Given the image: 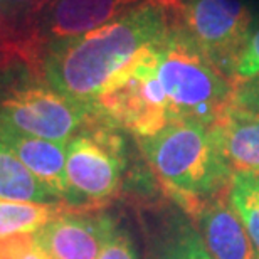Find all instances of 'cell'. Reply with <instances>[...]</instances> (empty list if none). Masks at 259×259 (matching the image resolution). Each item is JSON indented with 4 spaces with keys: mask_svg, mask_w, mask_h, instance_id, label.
I'll list each match as a JSON object with an SVG mask.
<instances>
[{
    "mask_svg": "<svg viewBox=\"0 0 259 259\" xmlns=\"http://www.w3.org/2000/svg\"><path fill=\"white\" fill-rule=\"evenodd\" d=\"M172 17L148 4L77 37L58 40L44 51L40 74L54 90L93 108L98 93L140 49L162 39Z\"/></svg>",
    "mask_w": 259,
    "mask_h": 259,
    "instance_id": "cell-1",
    "label": "cell"
},
{
    "mask_svg": "<svg viewBox=\"0 0 259 259\" xmlns=\"http://www.w3.org/2000/svg\"><path fill=\"white\" fill-rule=\"evenodd\" d=\"M137 142L165 194L189 217L205 200L229 190L232 170L212 143L209 126L170 120L158 133Z\"/></svg>",
    "mask_w": 259,
    "mask_h": 259,
    "instance_id": "cell-2",
    "label": "cell"
},
{
    "mask_svg": "<svg viewBox=\"0 0 259 259\" xmlns=\"http://www.w3.org/2000/svg\"><path fill=\"white\" fill-rule=\"evenodd\" d=\"M158 77L172 120L210 126L234 100V82L212 66L174 20L160 40Z\"/></svg>",
    "mask_w": 259,
    "mask_h": 259,
    "instance_id": "cell-3",
    "label": "cell"
},
{
    "mask_svg": "<svg viewBox=\"0 0 259 259\" xmlns=\"http://www.w3.org/2000/svg\"><path fill=\"white\" fill-rule=\"evenodd\" d=\"M160 40L140 49L108 79L93 103L98 120L135 138L152 137L172 120L158 77Z\"/></svg>",
    "mask_w": 259,
    "mask_h": 259,
    "instance_id": "cell-4",
    "label": "cell"
},
{
    "mask_svg": "<svg viewBox=\"0 0 259 259\" xmlns=\"http://www.w3.org/2000/svg\"><path fill=\"white\" fill-rule=\"evenodd\" d=\"M123 170L125 147L121 137L116 128L96 118L67 142V204L90 209L86 204L103 205L110 202L121 189Z\"/></svg>",
    "mask_w": 259,
    "mask_h": 259,
    "instance_id": "cell-5",
    "label": "cell"
},
{
    "mask_svg": "<svg viewBox=\"0 0 259 259\" xmlns=\"http://www.w3.org/2000/svg\"><path fill=\"white\" fill-rule=\"evenodd\" d=\"M95 120L93 108L67 98L37 76L7 88L0 96V126L30 137L67 143Z\"/></svg>",
    "mask_w": 259,
    "mask_h": 259,
    "instance_id": "cell-6",
    "label": "cell"
},
{
    "mask_svg": "<svg viewBox=\"0 0 259 259\" xmlns=\"http://www.w3.org/2000/svg\"><path fill=\"white\" fill-rule=\"evenodd\" d=\"M199 51L234 82L236 67L252 34V14L242 0H180L170 14Z\"/></svg>",
    "mask_w": 259,
    "mask_h": 259,
    "instance_id": "cell-7",
    "label": "cell"
},
{
    "mask_svg": "<svg viewBox=\"0 0 259 259\" xmlns=\"http://www.w3.org/2000/svg\"><path fill=\"white\" fill-rule=\"evenodd\" d=\"M148 4L157 5V0H53L25 37V59L35 71H40L49 44L103 27Z\"/></svg>",
    "mask_w": 259,
    "mask_h": 259,
    "instance_id": "cell-8",
    "label": "cell"
},
{
    "mask_svg": "<svg viewBox=\"0 0 259 259\" xmlns=\"http://www.w3.org/2000/svg\"><path fill=\"white\" fill-rule=\"evenodd\" d=\"M115 229L110 215L71 205L35 232L34 239L48 259H98Z\"/></svg>",
    "mask_w": 259,
    "mask_h": 259,
    "instance_id": "cell-9",
    "label": "cell"
},
{
    "mask_svg": "<svg viewBox=\"0 0 259 259\" xmlns=\"http://www.w3.org/2000/svg\"><path fill=\"white\" fill-rule=\"evenodd\" d=\"M192 219L214 259H259L244 224L232 209L229 190L205 200Z\"/></svg>",
    "mask_w": 259,
    "mask_h": 259,
    "instance_id": "cell-10",
    "label": "cell"
},
{
    "mask_svg": "<svg viewBox=\"0 0 259 259\" xmlns=\"http://www.w3.org/2000/svg\"><path fill=\"white\" fill-rule=\"evenodd\" d=\"M212 143L232 174L259 177V111L234 101L209 126Z\"/></svg>",
    "mask_w": 259,
    "mask_h": 259,
    "instance_id": "cell-11",
    "label": "cell"
},
{
    "mask_svg": "<svg viewBox=\"0 0 259 259\" xmlns=\"http://www.w3.org/2000/svg\"><path fill=\"white\" fill-rule=\"evenodd\" d=\"M0 138L56 199L64 200L66 204L69 202V185L66 179L67 143L30 137L5 126H0Z\"/></svg>",
    "mask_w": 259,
    "mask_h": 259,
    "instance_id": "cell-12",
    "label": "cell"
},
{
    "mask_svg": "<svg viewBox=\"0 0 259 259\" xmlns=\"http://www.w3.org/2000/svg\"><path fill=\"white\" fill-rule=\"evenodd\" d=\"M0 200H56V197L24 167L2 138H0Z\"/></svg>",
    "mask_w": 259,
    "mask_h": 259,
    "instance_id": "cell-13",
    "label": "cell"
},
{
    "mask_svg": "<svg viewBox=\"0 0 259 259\" xmlns=\"http://www.w3.org/2000/svg\"><path fill=\"white\" fill-rule=\"evenodd\" d=\"M71 207L66 202L0 200V236L27 232L35 234Z\"/></svg>",
    "mask_w": 259,
    "mask_h": 259,
    "instance_id": "cell-14",
    "label": "cell"
},
{
    "mask_svg": "<svg viewBox=\"0 0 259 259\" xmlns=\"http://www.w3.org/2000/svg\"><path fill=\"white\" fill-rule=\"evenodd\" d=\"M229 202L239 215L259 252V177L251 174H232L229 185Z\"/></svg>",
    "mask_w": 259,
    "mask_h": 259,
    "instance_id": "cell-15",
    "label": "cell"
},
{
    "mask_svg": "<svg viewBox=\"0 0 259 259\" xmlns=\"http://www.w3.org/2000/svg\"><path fill=\"white\" fill-rule=\"evenodd\" d=\"M157 259H214L197 232L185 221H174L158 242Z\"/></svg>",
    "mask_w": 259,
    "mask_h": 259,
    "instance_id": "cell-16",
    "label": "cell"
},
{
    "mask_svg": "<svg viewBox=\"0 0 259 259\" xmlns=\"http://www.w3.org/2000/svg\"><path fill=\"white\" fill-rule=\"evenodd\" d=\"M51 2L53 0H0V14L5 20L10 39L22 58L25 37Z\"/></svg>",
    "mask_w": 259,
    "mask_h": 259,
    "instance_id": "cell-17",
    "label": "cell"
},
{
    "mask_svg": "<svg viewBox=\"0 0 259 259\" xmlns=\"http://www.w3.org/2000/svg\"><path fill=\"white\" fill-rule=\"evenodd\" d=\"M256 76H259V29L251 34L244 51H242L241 59L236 67L234 84Z\"/></svg>",
    "mask_w": 259,
    "mask_h": 259,
    "instance_id": "cell-18",
    "label": "cell"
},
{
    "mask_svg": "<svg viewBox=\"0 0 259 259\" xmlns=\"http://www.w3.org/2000/svg\"><path fill=\"white\" fill-rule=\"evenodd\" d=\"M98 259H138V256L126 232L115 229L105 242Z\"/></svg>",
    "mask_w": 259,
    "mask_h": 259,
    "instance_id": "cell-19",
    "label": "cell"
},
{
    "mask_svg": "<svg viewBox=\"0 0 259 259\" xmlns=\"http://www.w3.org/2000/svg\"><path fill=\"white\" fill-rule=\"evenodd\" d=\"M35 247L34 234L19 232V234L0 236V259H22Z\"/></svg>",
    "mask_w": 259,
    "mask_h": 259,
    "instance_id": "cell-20",
    "label": "cell"
},
{
    "mask_svg": "<svg viewBox=\"0 0 259 259\" xmlns=\"http://www.w3.org/2000/svg\"><path fill=\"white\" fill-rule=\"evenodd\" d=\"M232 101L247 110L259 111V76L242 82H236Z\"/></svg>",
    "mask_w": 259,
    "mask_h": 259,
    "instance_id": "cell-21",
    "label": "cell"
},
{
    "mask_svg": "<svg viewBox=\"0 0 259 259\" xmlns=\"http://www.w3.org/2000/svg\"><path fill=\"white\" fill-rule=\"evenodd\" d=\"M17 63H25V61L20 56L12 40L5 37V35H0V72L10 69V67Z\"/></svg>",
    "mask_w": 259,
    "mask_h": 259,
    "instance_id": "cell-22",
    "label": "cell"
},
{
    "mask_svg": "<svg viewBox=\"0 0 259 259\" xmlns=\"http://www.w3.org/2000/svg\"><path fill=\"white\" fill-rule=\"evenodd\" d=\"M22 259H48V257H46V256H44V252H42V251H40V249H39V247H37V246H35V247H34V249H32V251H30V252H29V254H27V256H24Z\"/></svg>",
    "mask_w": 259,
    "mask_h": 259,
    "instance_id": "cell-23",
    "label": "cell"
}]
</instances>
